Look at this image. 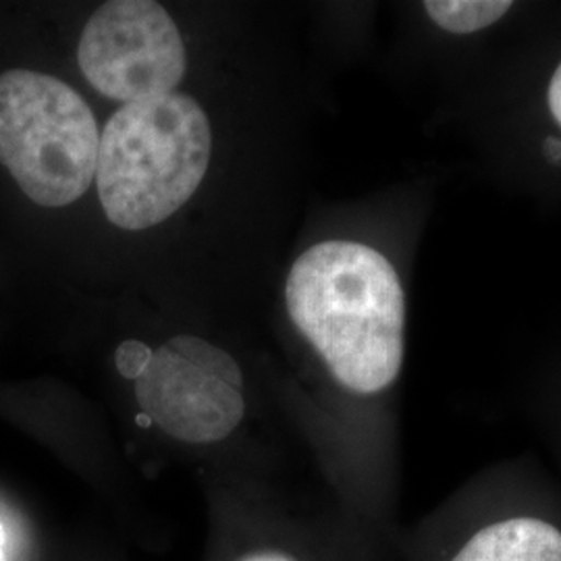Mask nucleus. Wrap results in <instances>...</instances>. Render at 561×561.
Segmentation results:
<instances>
[{
	"label": "nucleus",
	"instance_id": "nucleus-3",
	"mask_svg": "<svg viewBox=\"0 0 561 561\" xmlns=\"http://www.w3.org/2000/svg\"><path fill=\"white\" fill-rule=\"evenodd\" d=\"M101 134L80 94L46 73L0 76V162L36 204L59 208L96 178Z\"/></svg>",
	"mask_w": 561,
	"mask_h": 561
},
{
	"label": "nucleus",
	"instance_id": "nucleus-9",
	"mask_svg": "<svg viewBox=\"0 0 561 561\" xmlns=\"http://www.w3.org/2000/svg\"><path fill=\"white\" fill-rule=\"evenodd\" d=\"M547 102H549V111L561 125V62L553 73V78L549 81V92H547Z\"/></svg>",
	"mask_w": 561,
	"mask_h": 561
},
{
	"label": "nucleus",
	"instance_id": "nucleus-10",
	"mask_svg": "<svg viewBox=\"0 0 561 561\" xmlns=\"http://www.w3.org/2000/svg\"><path fill=\"white\" fill-rule=\"evenodd\" d=\"M545 154H547L549 162L561 167V140L549 138V140L545 141Z\"/></svg>",
	"mask_w": 561,
	"mask_h": 561
},
{
	"label": "nucleus",
	"instance_id": "nucleus-2",
	"mask_svg": "<svg viewBox=\"0 0 561 561\" xmlns=\"http://www.w3.org/2000/svg\"><path fill=\"white\" fill-rule=\"evenodd\" d=\"M213 150L198 102L164 94L119 108L104 127L96 187L108 221L141 231L167 221L194 196Z\"/></svg>",
	"mask_w": 561,
	"mask_h": 561
},
{
	"label": "nucleus",
	"instance_id": "nucleus-4",
	"mask_svg": "<svg viewBox=\"0 0 561 561\" xmlns=\"http://www.w3.org/2000/svg\"><path fill=\"white\" fill-rule=\"evenodd\" d=\"M146 421L185 443L229 437L243 419L240 366L210 341L180 335L152 354L136 379Z\"/></svg>",
	"mask_w": 561,
	"mask_h": 561
},
{
	"label": "nucleus",
	"instance_id": "nucleus-5",
	"mask_svg": "<svg viewBox=\"0 0 561 561\" xmlns=\"http://www.w3.org/2000/svg\"><path fill=\"white\" fill-rule=\"evenodd\" d=\"M78 62L101 94L131 104L173 92L185 73V46L159 2L113 0L83 27Z\"/></svg>",
	"mask_w": 561,
	"mask_h": 561
},
{
	"label": "nucleus",
	"instance_id": "nucleus-11",
	"mask_svg": "<svg viewBox=\"0 0 561 561\" xmlns=\"http://www.w3.org/2000/svg\"><path fill=\"white\" fill-rule=\"evenodd\" d=\"M241 561H296L291 560L289 556L279 553V551H262V553H254V556H248Z\"/></svg>",
	"mask_w": 561,
	"mask_h": 561
},
{
	"label": "nucleus",
	"instance_id": "nucleus-1",
	"mask_svg": "<svg viewBox=\"0 0 561 561\" xmlns=\"http://www.w3.org/2000/svg\"><path fill=\"white\" fill-rule=\"evenodd\" d=\"M291 321L333 377L356 393H379L403 362L405 296L391 262L356 241L306 250L285 285Z\"/></svg>",
	"mask_w": 561,
	"mask_h": 561
},
{
	"label": "nucleus",
	"instance_id": "nucleus-8",
	"mask_svg": "<svg viewBox=\"0 0 561 561\" xmlns=\"http://www.w3.org/2000/svg\"><path fill=\"white\" fill-rule=\"evenodd\" d=\"M152 354L154 352L148 345H144L141 341H123L119 347H117L115 362H117V368H119V373L125 379H134L136 381L141 373H144V368L148 366Z\"/></svg>",
	"mask_w": 561,
	"mask_h": 561
},
{
	"label": "nucleus",
	"instance_id": "nucleus-6",
	"mask_svg": "<svg viewBox=\"0 0 561 561\" xmlns=\"http://www.w3.org/2000/svg\"><path fill=\"white\" fill-rule=\"evenodd\" d=\"M451 561H561V530L541 518H507L484 526Z\"/></svg>",
	"mask_w": 561,
	"mask_h": 561
},
{
	"label": "nucleus",
	"instance_id": "nucleus-7",
	"mask_svg": "<svg viewBox=\"0 0 561 561\" xmlns=\"http://www.w3.org/2000/svg\"><path fill=\"white\" fill-rule=\"evenodd\" d=\"M426 15L445 32L474 34L497 23L512 9L507 0H431Z\"/></svg>",
	"mask_w": 561,
	"mask_h": 561
}]
</instances>
